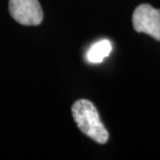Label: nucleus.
Segmentation results:
<instances>
[{"instance_id": "obj_4", "label": "nucleus", "mask_w": 160, "mask_h": 160, "mask_svg": "<svg viewBox=\"0 0 160 160\" xmlns=\"http://www.w3.org/2000/svg\"><path fill=\"white\" fill-rule=\"evenodd\" d=\"M112 46L110 42L108 40H102L91 47L86 53V59L92 63H100L109 55Z\"/></svg>"}, {"instance_id": "obj_1", "label": "nucleus", "mask_w": 160, "mask_h": 160, "mask_svg": "<svg viewBox=\"0 0 160 160\" xmlns=\"http://www.w3.org/2000/svg\"><path fill=\"white\" fill-rule=\"evenodd\" d=\"M72 116L78 128L89 138L98 143L107 142L109 134L101 122L97 108L91 101L81 99L72 106Z\"/></svg>"}, {"instance_id": "obj_3", "label": "nucleus", "mask_w": 160, "mask_h": 160, "mask_svg": "<svg viewBox=\"0 0 160 160\" xmlns=\"http://www.w3.org/2000/svg\"><path fill=\"white\" fill-rule=\"evenodd\" d=\"M8 11L14 20L26 26H37L43 21L39 0H9Z\"/></svg>"}, {"instance_id": "obj_2", "label": "nucleus", "mask_w": 160, "mask_h": 160, "mask_svg": "<svg viewBox=\"0 0 160 160\" xmlns=\"http://www.w3.org/2000/svg\"><path fill=\"white\" fill-rule=\"evenodd\" d=\"M133 28L137 32L147 33L160 41V9L150 4H140L132 16Z\"/></svg>"}]
</instances>
